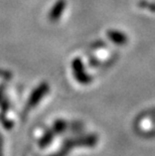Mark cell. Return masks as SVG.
I'll return each instance as SVG.
<instances>
[{
  "mask_svg": "<svg viewBox=\"0 0 155 156\" xmlns=\"http://www.w3.org/2000/svg\"><path fill=\"white\" fill-rule=\"evenodd\" d=\"M72 74L76 79V81L82 85H88L93 81V77L86 72L85 66L83 64L81 58H76L72 62Z\"/></svg>",
  "mask_w": 155,
  "mask_h": 156,
  "instance_id": "1",
  "label": "cell"
},
{
  "mask_svg": "<svg viewBox=\"0 0 155 156\" xmlns=\"http://www.w3.org/2000/svg\"><path fill=\"white\" fill-rule=\"evenodd\" d=\"M49 91V86L47 83H41V85H38L32 93L29 96L27 103H26V110L35 107L39 102L42 100V98L48 94Z\"/></svg>",
  "mask_w": 155,
  "mask_h": 156,
  "instance_id": "2",
  "label": "cell"
},
{
  "mask_svg": "<svg viewBox=\"0 0 155 156\" xmlns=\"http://www.w3.org/2000/svg\"><path fill=\"white\" fill-rule=\"evenodd\" d=\"M98 137L96 135H88V136H82V137L68 139L64 143V146L68 147L69 149L79 147V146H86V147H92L97 144Z\"/></svg>",
  "mask_w": 155,
  "mask_h": 156,
  "instance_id": "3",
  "label": "cell"
},
{
  "mask_svg": "<svg viewBox=\"0 0 155 156\" xmlns=\"http://www.w3.org/2000/svg\"><path fill=\"white\" fill-rule=\"evenodd\" d=\"M67 7V1L65 0H58L55 3L48 13V19L51 22H57L62 17V13Z\"/></svg>",
  "mask_w": 155,
  "mask_h": 156,
  "instance_id": "4",
  "label": "cell"
},
{
  "mask_svg": "<svg viewBox=\"0 0 155 156\" xmlns=\"http://www.w3.org/2000/svg\"><path fill=\"white\" fill-rule=\"evenodd\" d=\"M107 37L109 41H111L113 44L117 45H124L128 42V37L124 32L115 30V29H110L107 31Z\"/></svg>",
  "mask_w": 155,
  "mask_h": 156,
  "instance_id": "5",
  "label": "cell"
},
{
  "mask_svg": "<svg viewBox=\"0 0 155 156\" xmlns=\"http://www.w3.org/2000/svg\"><path fill=\"white\" fill-rule=\"evenodd\" d=\"M69 127V124L64 120H57L54 123L52 126V131L55 132V134H61L64 131L67 130V128Z\"/></svg>",
  "mask_w": 155,
  "mask_h": 156,
  "instance_id": "6",
  "label": "cell"
},
{
  "mask_svg": "<svg viewBox=\"0 0 155 156\" xmlns=\"http://www.w3.org/2000/svg\"><path fill=\"white\" fill-rule=\"evenodd\" d=\"M54 136H55V132L54 131H48L45 132L44 135L42 136L41 139L39 140V146L41 148H44L48 146L49 144L51 143L52 139H54Z\"/></svg>",
  "mask_w": 155,
  "mask_h": 156,
  "instance_id": "7",
  "label": "cell"
},
{
  "mask_svg": "<svg viewBox=\"0 0 155 156\" xmlns=\"http://www.w3.org/2000/svg\"><path fill=\"white\" fill-rule=\"evenodd\" d=\"M139 6H140V7L149 9V10L155 12V4H153V3H150L148 1H145V0H142V1L139 2Z\"/></svg>",
  "mask_w": 155,
  "mask_h": 156,
  "instance_id": "8",
  "label": "cell"
},
{
  "mask_svg": "<svg viewBox=\"0 0 155 156\" xmlns=\"http://www.w3.org/2000/svg\"><path fill=\"white\" fill-rule=\"evenodd\" d=\"M0 78L9 81V80H11V78H12V73L9 71H6V69H0Z\"/></svg>",
  "mask_w": 155,
  "mask_h": 156,
  "instance_id": "9",
  "label": "cell"
},
{
  "mask_svg": "<svg viewBox=\"0 0 155 156\" xmlns=\"http://www.w3.org/2000/svg\"><path fill=\"white\" fill-rule=\"evenodd\" d=\"M71 149H69L68 147H65V146H64L60 151L55 152V153L49 155V156H67L69 154V152H70Z\"/></svg>",
  "mask_w": 155,
  "mask_h": 156,
  "instance_id": "10",
  "label": "cell"
},
{
  "mask_svg": "<svg viewBox=\"0 0 155 156\" xmlns=\"http://www.w3.org/2000/svg\"><path fill=\"white\" fill-rule=\"evenodd\" d=\"M105 46H106V44H105L103 41H95L94 44H91V48L93 49L102 48H105Z\"/></svg>",
  "mask_w": 155,
  "mask_h": 156,
  "instance_id": "11",
  "label": "cell"
},
{
  "mask_svg": "<svg viewBox=\"0 0 155 156\" xmlns=\"http://www.w3.org/2000/svg\"><path fill=\"white\" fill-rule=\"evenodd\" d=\"M140 116H143V117H154L155 116V108L150 109V110L147 111V112H143Z\"/></svg>",
  "mask_w": 155,
  "mask_h": 156,
  "instance_id": "12",
  "label": "cell"
},
{
  "mask_svg": "<svg viewBox=\"0 0 155 156\" xmlns=\"http://www.w3.org/2000/svg\"><path fill=\"white\" fill-rule=\"evenodd\" d=\"M4 89H5V87L4 86H0V101H1V99H2V97H3V93H4Z\"/></svg>",
  "mask_w": 155,
  "mask_h": 156,
  "instance_id": "13",
  "label": "cell"
},
{
  "mask_svg": "<svg viewBox=\"0 0 155 156\" xmlns=\"http://www.w3.org/2000/svg\"><path fill=\"white\" fill-rule=\"evenodd\" d=\"M2 139H1V136H0V156H2Z\"/></svg>",
  "mask_w": 155,
  "mask_h": 156,
  "instance_id": "14",
  "label": "cell"
}]
</instances>
